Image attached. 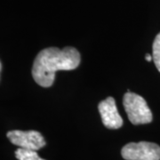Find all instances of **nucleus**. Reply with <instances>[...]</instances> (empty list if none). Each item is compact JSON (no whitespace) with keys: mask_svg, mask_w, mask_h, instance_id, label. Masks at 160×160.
Here are the masks:
<instances>
[{"mask_svg":"<svg viewBox=\"0 0 160 160\" xmlns=\"http://www.w3.org/2000/svg\"><path fill=\"white\" fill-rule=\"evenodd\" d=\"M7 138L21 149L38 150L46 146V141L39 132L12 130L7 132Z\"/></svg>","mask_w":160,"mask_h":160,"instance_id":"20e7f679","label":"nucleus"},{"mask_svg":"<svg viewBox=\"0 0 160 160\" xmlns=\"http://www.w3.org/2000/svg\"><path fill=\"white\" fill-rule=\"evenodd\" d=\"M121 154L126 160H160V147L153 142H131L123 147Z\"/></svg>","mask_w":160,"mask_h":160,"instance_id":"7ed1b4c3","label":"nucleus"},{"mask_svg":"<svg viewBox=\"0 0 160 160\" xmlns=\"http://www.w3.org/2000/svg\"><path fill=\"white\" fill-rule=\"evenodd\" d=\"M15 157L19 160H45L40 158L36 150L21 148L15 151Z\"/></svg>","mask_w":160,"mask_h":160,"instance_id":"423d86ee","label":"nucleus"},{"mask_svg":"<svg viewBox=\"0 0 160 160\" xmlns=\"http://www.w3.org/2000/svg\"><path fill=\"white\" fill-rule=\"evenodd\" d=\"M123 105L128 119L133 125L149 124L153 119L152 112L142 96L129 90L124 95Z\"/></svg>","mask_w":160,"mask_h":160,"instance_id":"f03ea898","label":"nucleus"},{"mask_svg":"<svg viewBox=\"0 0 160 160\" xmlns=\"http://www.w3.org/2000/svg\"><path fill=\"white\" fill-rule=\"evenodd\" d=\"M98 109L104 126L109 129H118L123 126V119L118 111L115 99L108 97L98 105Z\"/></svg>","mask_w":160,"mask_h":160,"instance_id":"39448f33","label":"nucleus"},{"mask_svg":"<svg viewBox=\"0 0 160 160\" xmlns=\"http://www.w3.org/2000/svg\"><path fill=\"white\" fill-rule=\"evenodd\" d=\"M145 60H147L148 62H151V61L153 60V57H152V55H150L149 53H147V54L145 55Z\"/></svg>","mask_w":160,"mask_h":160,"instance_id":"6e6552de","label":"nucleus"},{"mask_svg":"<svg viewBox=\"0 0 160 160\" xmlns=\"http://www.w3.org/2000/svg\"><path fill=\"white\" fill-rule=\"evenodd\" d=\"M152 50H153V52H152L153 61H154L157 69L160 72V32L157 35L153 42Z\"/></svg>","mask_w":160,"mask_h":160,"instance_id":"0eeeda50","label":"nucleus"},{"mask_svg":"<svg viewBox=\"0 0 160 160\" xmlns=\"http://www.w3.org/2000/svg\"><path fill=\"white\" fill-rule=\"evenodd\" d=\"M80 60V53L74 47H48L37 55L31 74L38 85L49 87L53 84L56 71L75 69L79 65Z\"/></svg>","mask_w":160,"mask_h":160,"instance_id":"f257e3e1","label":"nucleus"}]
</instances>
